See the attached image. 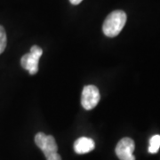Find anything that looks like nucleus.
I'll return each mask as SVG.
<instances>
[{
	"label": "nucleus",
	"instance_id": "6e6552de",
	"mask_svg": "<svg viewBox=\"0 0 160 160\" xmlns=\"http://www.w3.org/2000/svg\"><path fill=\"white\" fill-rule=\"evenodd\" d=\"M7 44V38H6V30L3 26L0 25V54L5 51Z\"/></svg>",
	"mask_w": 160,
	"mask_h": 160
},
{
	"label": "nucleus",
	"instance_id": "20e7f679",
	"mask_svg": "<svg viewBox=\"0 0 160 160\" xmlns=\"http://www.w3.org/2000/svg\"><path fill=\"white\" fill-rule=\"evenodd\" d=\"M101 99L100 91L96 86H86L82 92L81 103L82 106L87 110L92 109L97 106Z\"/></svg>",
	"mask_w": 160,
	"mask_h": 160
},
{
	"label": "nucleus",
	"instance_id": "f03ea898",
	"mask_svg": "<svg viewBox=\"0 0 160 160\" xmlns=\"http://www.w3.org/2000/svg\"><path fill=\"white\" fill-rule=\"evenodd\" d=\"M35 142L43 151L46 160H62L61 156L57 152L56 142L52 135H46L44 132H38L35 136Z\"/></svg>",
	"mask_w": 160,
	"mask_h": 160
},
{
	"label": "nucleus",
	"instance_id": "39448f33",
	"mask_svg": "<svg viewBox=\"0 0 160 160\" xmlns=\"http://www.w3.org/2000/svg\"><path fill=\"white\" fill-rule=\"evenodd\" d=\"M135 144L131 138L126 137L120 140L116 147V154L120 160H135L133 151Z\"/></svg>",
	"mask_w": 160,
	"mask_h": 160
},
{
	"label": "nucleus",
	"instance_id": "f257e3e1",
	"mask_svg": "<svg viewBox=\"0 0 160 160\" xmlns=\"http://www.w3.org/2000/svg\"><path fill=\"white\" fill-rule=\"evenodd\" d=\"M126 19V13L122 10H116L110 12L103 22L104 35L109 38L117 37L125 27Z\"/></svg>",
	"mask_w": 160,
	"mask_h": 160
},
{
	"label": "nucleus",
	"instance_id": "0eeeda50",
	"mask_svg": "<svg viewBox=\"0 0 160 160\" xmlns=\"http://www.w3.org/2000/svg\"><path fill=\"white\" fill-rule=\"evenodd\" d=\"M160 148V135L156 134L150 138L149 140V152L151 154H155L158 151Z\"/></svg>",
	"mask_w": 160,
	"mask_h": 160
},
{
	"label": "nucleus",
	"instance_id": "7ed1b4c3",
	"mask_svg": "<svg viewBox=\"0 0 160 160\" xmlns=\"http://www.w3.org/2000/svg\"><path fill=\"white\" fill-rule=\"evenodd\" d=\"M43 54V50L38 46H33L29 53L24 54L21 59V64L24 69H27L30 75L38 71V62Z\"/></svg>",
	"mask_w": 160,
	"mask_h": 160
},
{
	"label": "nucleus",
	"instance_id": "423d86ee",
	"mask_svg": "<svg viewBox=\"0 0 160 160\" xmlns=\"http://www.w3.org/2000/svg\"><path fill=\"white\" fill-rule=\"evenodd\" d=\"M95 148V143L91 138L81 137L74 143V150L78 154H86Z\"/></svg>",
	"mask_w": 160,
	"mask_h": 160
},
{
	"label": "nucleus",
	"instance_id": "1a4fd4ad",
	"mask_svg": "<svg viewBox=\"0 0 160 160\" xmlns=\"http://www.w3.org/2000/svg\"><path fill=\"white\" fill-rule=\"evenodd\" d=\"M70 1V3L72 4V5H75V6H77V5H78L80 4L83 0H69Z\"/></svg>",
	"mask_w": 160,
	"mask_h": 160
}]
</instances>
